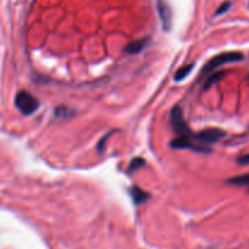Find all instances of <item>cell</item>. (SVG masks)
Returning <instances> with one entry per match:
<instances>
[{"label": "cell", "instance_id": "4fadbf2b", "mask_svg": "<svg viewBox=\"0 0 249 249\" xmlns=\"http://www.w3.org/2000/svg\"><path fill=\"white\" fill-rule=\"evenodd\" d=\"M110 136H111V133H107V136H104V137H103L102 140L99 141V143H98V147H97V150H98V152H99V153H103V150H104V148H105V143H107V138H109Z\"/></svg>", "mask_w": 249, "mask_h": 249}, {"label": "cell", "instance_id": "2e32d148", "mask_svg": "<svg viewBox=\"0 0 249 249\" xmlns=\"http://www.w3.org/2000/svg\"><path fill=\"white\" fill-rule=\"evenodd\" d=\"M248 192H249V187H248Z\"/></svg>", "mask_w": 249, "mask_h": 249}, {"label": "cell", "instance_id": "8fae6325", "mask_svg": "<svg viewBox=\"0 0 249 249\" xmlns=\"http://www.w3.org/2000/svg\"><path fill=\"white\" fill-rule=\"evenodd\" d=\"M224 75L225 72H217V73H213V75H210L209 77H208L207 82H205V89H208V88L214 86L216 82H219V81L224 77Z\"/></svg>", "mask_w": 249, "mask_h": 249}, {"label": "cell", "instance_id": "9a60e30c", "mask_svg": "<svg viewBox=\"0 0 249 249\" xmlns=\"http://www.w3.org/2000/svg\"><path fill=\"white\" fill-rule=\"evenodd\" d=\"M230 8H231V3H230V1H226V3H224L222 5H220V8L217 9L215 15H221V14H225Z\"/></svg>", "mask_w": 249, "mask_h": 249}, {"label": "cell", "instance_id": "30bf717a", "mask_svg": "<svg viewBox=\"0 0 249 249\" xmlns=\"http://www.w3.org/2000/svg\"><path fill=\"white\" fill-rule=\"evenodd\" d=\"M144 165H145L144 159H142V158H135V159L130 162V165H128L127 172L128 174H133V172H136L137 170H140L141 167H143Z\"/></svg>", "mask_w": 249, "mask_h": 249}, {"label": "cell", "instance_id": "7c38bea8", "mask_svg": "<svg viewBox=\"0 0 249 249\" xmlns=\"http://www.w3.org/2000/svg\"><path fill=\"white\" fill-rule=\"evenodd\" d=\"M54 114L56 117H69L73 115V110L69 109L66 107H59L54 110Z\"/></svg>", "mask_w": 249, "mask_h": 249}, {"label": "cell", "instance_id": "9c48e42d", "mask_svg": "<svg viewBox=\"0 0 249 249\" xmlns=\"http://www.w3.org/2000/svg\"><path fill=\"white\" fill-rule=\"evenodd\" d=\"M227 182H229L230 184H232V186L249 187V174L242 175V176L232 177V178H230Z\"/></svg>", "mask_w": 249, "mask_h": 249}, {"label": "cell", "instance_id": "5b68a950", "mask_svg": "<svg viewBox=\"0 0 249 249\" xmlns=\"http://www.w3.org/2000/svg\"><path fill=\"white\" fill-rule=\"evenodd\" d=\"M158 11H159L160 18H161L162 28H164L165 31H169L170 27H171V20H172L171 9H170V6L167 5L165 1L159 0V1H158Z\"/></svg>", "mask_w": 249, "mask_h": 249}, {"label": "cell", "instance_id": "8992f818", "mask_svg": "<svg viewBox=\"0 0 249 249\" xmlns=\"http://www.w3.org/2000/svg\"><path fill=\"white\" fill-rule=\"evenodd\" d=\"M130 196L132 197V200L135 204L140 205V204H143V203L147 202L148 199L150 198L149 193L145 192V191L141 190L140 187H132L130 190Z\"/></svg>", "mask_w": 249, "mask_h": 249}, {"label": "cell", "instance_id": "7a4b0ae2", "mask_svg": "<svg viewBox=\"0 0 249 249\" xmlns=\"http://www.w3.org/2000/svg\"><path fill=\"white\" fill-rule=\"evenodd\" d=\"M243 60V55L241 53L237 52H231V53H222V54L216 55L215 57H213L212 60L207 62V65L204 66V69L202 70V76H207L209 73H212L213 71L216 70L219 66L225 65V64H230V62H237Z\"/></svg>", "mask_w": 249, "mask_h": 249}, {"label": "cell", "instance_id": "ba28073f", "mask_svg": "<svg viewBox=\"0 0 249 249\" xmlns=\"http://www.w3.org/2000/svg\"><path fill=\"white\" fill-rule=\"evenodd\" d=\"M193 68H195V64H190V65H187V66H182V68L178 69V70L176 71V73L174 75V80L176 81V82L183 81L187 76L192 72Z\"/></svg>", "mask_w": 249, "mask_h": 249}, {"label": "cell", "instance_id": "3957f363", "mask_svg": "<svg viewBox=\"0 0 249 249\" xmlns=\"http://www.w3.org/2000/svg\"><path fill=\"white\" fill-rule=\"evenodd\" d=\"M15 105L23 115H32L39 107V102L27 90H21L15 97Z\"/></svg>", "mask_w": 249, "mask_h": 249}, {"label": "cell", "instance_id": "5bb4252c", "mask_svg": "<svg viewBox=\"0 0 249 249\" xmlns=\"http://www.w3.org/2000/svg\"><path fill=\"white\" fill-rule=\"evenodd\" d=\"M237 164L243 165V166L249 165V153L248 154H243V155H241V157L237 158Z\"/></svg>", "mask_w": 249, "mask_h": 249}, {"label": "cell", "instance_id": "52a82bcc", "mask_svg": "<svg viewBox=\"0 0 249 249\" xmlns=\"http://www.w3.org/2000/svg\"><path fill=\"white\" fill-rule=\"evenodd\" d=\"M147 42H148L147 39L136 40V42L131 43V44L127 45V48H126V52H127L128 54H138V53H141L143 49H144Z\"/></svg>", "mask_w": 249, "mask_h": 249}, {"label": "cell", "instance_id": "6da1fadb", "mask_svg": "<svg viewBox=\"0 0 249 249\" xmlns=\"http://www.w3.org/2000/svg\"><path fill=\"white\" fill-rule=\"evenodd\" d=\"M170 121H171L172 130L175 131V133H176V135L178 136L179 138H186V140H190V141H192V142H195V141H193L195 133L191 131V128L188 127L187 122L184 121L183 114H182L181 107H175L174 109L171 110V115H170ZM196 144H197V143H196Z\"/></svg>", "mask_w": 249, "mask_h": 249}, {"label": "cell", "instance_id": "277c9868", "mask_svg": "<svg viewBox=\"0 0 249 249\" xmlns=\"http://www.w3.org/2000/svg\"><path fill=\"white\" fill-rule=\"evenodd\" d=\"M224 136L225 132L222 130H220V128H208V130L202 131V132L199 133H195L193 141H195L199 147L205 148V149H210L208 145L219 142Z\"/></svg>", "mask_w": 249, "mask_h": 249}]
</instances>
